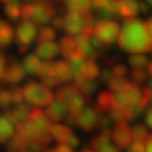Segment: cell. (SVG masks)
<instances>
[{
  "instance_id": "57",
  "label": "cell",
  "mask_w": 152,
  "mask_h": 152,
  "mask_svg": "<svg viewBox=\"0 0 152 152\" xmlns=\"http://www.w3.org/2000/svg\"><path fill=\"white\" fill-rule=\"evenodd\" d=\"M1 92H3V90H1V89H0V96H1Z\"/></svg>"
},
{
  "instance_id": "10",
  "label": "cell",
  "mask_w": 152,
  "mask_h": 152,
  "mask_svg": "<svg viewBox=\"0 0 152 152\" xmlns=\"http://www.w3.org/2000/svg\"><path fill=\"white\" fill-rule=\"evenodd\" d=\"M110 137H111L110 131L100 132L97 137H94L92 140L90 148H93L96 152H120V148L115 144H113Z\"/></svg>"
},
{
  "instance_id": "19",
  "label": "cell",
  "mask_w": 152,
  "mask_h": 152,
  "mask_svg": "<svg viewBox=\"0 0 152 152\" xmlns=\"http://www.w3.org/2000/svg\"><path fill=\"white\" fill-rule=\"evenodd\" d=\"M14 123L6 114L0 115V144H6L14 137Z\"/></svg>"
},
{
  "instance_id": "45",
  "label": "cell",
  "mask_w": 152,
  "mask_h": 152,
  "mask_svg": "<svg viewBox=\"0 0 152 152\" xmlns=\"http://www.w3.org/2000/svg\"><path fill=\"white\" fill-rule=\"evenodd\" d=\"M113 77H114L113 72H110V71H103L100 73V82H102V83H106V85H109L110 80H111Z\"/></svg>"
},
{
  "instance_id": "32",
  "label": "cell",
  "mask_w": 152,
  "mask_h": 152,
  "mask_svg": "<svg viewBox=\"0 0 152 152\" xmlns=\"http://www.w3.org/2000/svg\"><path fill=\"white\" fill-rule=\"evenodd\" d=\"M128 65L132 66L134 69H138V68H144V66L149 65V61H148L147 56L138 54V55H132L128 58Z\"/></svg>"
},
{
  "instance_id": "35",
  "label": "cell",
  "mask_w": 152,
  "mask_h": 152,
  "mask_svg": "<svg viewBox=\"0 0 152 152\" xmlns=\"http://www.w3.org/2000/svg\"><path fill=\"white\" fill-rule=\"evenodd\" d=\"M7 56L6 54L0 49V85H4L6 83V72H7Z\"/></svg>"
},
{
  "instance_id": "28",
  "label": "cell",
  "mask_w": 152,
  "mask_h": 152,
  "mask_svg": "<svg viewBox=\"0 0 152 152\" xmlns=\"http://www.w3.org/2000/svg\"><path fill=\"white\" fill-rule=\"evenodd\" d=\"M131 85H132V83H131L130 80H127L125 77H115V76H114L109 83V89L111 92L118 93V92L125 90V89H128Z\"/></svg>"
},
{
  "instance_id": "8",
  "label": "cell",
  "mask_w": 152,
  "mask_h": 152,
  "mask_svg": "<svg viewBox=\"0 0 152 152\" xmlns=\"http://www.w3.org/2000/svg\"><path fill=\"white\" fill-rule=\"evenodd\" d=\"M111 137L118 148H128L132 141V130L130 128L127 121H123V123L115 124L113 132H111Z\"/></svg>"
},
{
  "instance_id": "22",
  "label": "cell",
  "mask_w": 152,
  "mask_h": 152,
  "mask_svg": "<svg viewBox=\"0 0 152 152\" xmlns=\"http://www.w3.org/2000/svg\"><path fill=\"white\" fill-rule=\"evenodd\" d=\"M41 65H42V62L39 59V56H37L35 54L27 55L23 61V66H24V69H26L28 75H38V72L41 69Z\"/></svg>"
},
{
  "instance_id": "49",
  "label": "cell",
  "mask_w": 152,
  "mask_h": 152,
  "mask_svg": "<svg viewBox=\"0 0 152 152\" xmlns=\"http://www.w3.org/2000/svg\"><path fill=\"white\" fill-rule=\"evenodd\" d=\"M115 61H117V58H115V56H113V58H109V59H106V65H113Z\"/></svg>"
},
{
  "instance_id": "1",
  "label": "cell",
  "mask_w": 152,
  "mask_h": 152,
  "mask_svg": "<svg viewBox=\"0 0 152 152\" xmlns=\"http://www.w3.org/2000/svg\"><path fill=\"white\" fill-rule=\"evenodd\" d=\"M118 47L125 52L152 54V35L147 24L137 18L124 20L120 31Z\"/></svg>"
},
{
  "instance_id": "30",
  "label": "cell",
  "mask_w": 152,
  "mask_h": 152,
  "mask_svg": "<svg viewBox=\"0 0 152 152\" xmlns=\"http://www.w3.org/2000/svg\"><path fill=\"white\" fill-rule=\"evenodd\" d=\"M4 13L10 20H18V18L21 17V7L18 4V1L7 3V4L4 6Z\"/></svg>"
},
{
  "instance_id": "58",
  "label": "cell",
  "mask_w": 152,
  "mask_h": 152,
  "mask_svg": "<svg viewBox=\"0 0 152 152\" xmlns=\"http://www.w3.org/2000/svg\"><path fill=\"white\" fill-rule=\"evenodd\" d=\"M26 1H28V0H26Z\"/></svg>"
},
{
  "instance_id": "24",
  "label": "cell",
  "mask_w": 152,
  "mask_h": 152,
  "mask_svg": "<svg viewBox=\"0 0 152 152\" xmlns=\"http://www.w3.org/2000/svg\"><path fill=\"white\" fill-rule=\"evenodd\" d=\"M66 9L69 11H76V13H89L92 7V0H64Z\"/></svg>"
},
{
  "instance_id": "48",
  "label": "cell",
  "mask_w": 152,
  "mask_h": 152,
  "mask_svg": "<svg viewBox=\"0 0 152 152\" xmlns=\"http://www.w3.org/2000/svg\"><path fill=\"white\" fill-rule=\"evenodd\" d=\"M149 7H151V6L148 4L147 1H140V11H142V13H147V11L149 10Z\"/></svg>"
},
{
  "instance_id": "23",
  "label": "cell",
  "mask_w": 152,
  "mask_h": 152,
  "mask_svg": "<svg viewBox=\"0 0 152 152\" xmlns=\"http://www.w3.org/2000/svg\"><path fill=\"white\" fill-rule=\"evenodd\" d=\"M76 93H79V89L76 87V85H62V87H59L56 94H55V99L58 102L68 104V102L75 96Z\"/></svg>"
},
{
  "instance_id": "7",
  "label": "cell",
  "mask_w": 152,
  "mask_h": 152,
  "mask_svg": "<svg viewBox=\"0 0 152 152\" xmlns=\"http://www.w3.org/2000/svg\"><path fill=\"white\" fill-rule=\"evenodd\" d=\"M99 111L96 107H90V106H86L85 109L82 110L79 115H77V123L76 125H79L83 131H92L96 125H97V121H99Z\"/></svg>"
},
{
  "instance_id": "40",
  "label": "cell",
  "mask_w": 152,
  "mask_h": 152,
  "mask_svg": "<svg viewBox=\"0 0 152 152\" xmlns=\"http://www.w3.org/2000/svg\"><path fill=\"white\" fill-rule=\"evenodd\" d=\"M51 24H52V28H55V30H62L65 27V18L61 14H55L54 18L51 20Z\"/></svg>"
},
{
  "instance_id": "27",
  "label": "cell",
  "mask_w": 152,
  "mask_h": 152,
  "mask_svg": "<svg viewBox=\"0 0 152 152\" xmlns=\"http://www.w3.org/2000/svg\"><path fill=\"white\" fill-rule=\"evenodd\" d=\"M73 85H76V87L79 89V92L83 96H90L97 90V83H94L93 80H87V79H83L77 83H73Z\"/></svg>"
},
{
  "instance_id": "44",
  "label": "cell",
  "mask_w": 152,
  "mask_h": 152,
  "mask_svg": "<svg viewBox=\"0 0 152 152\" xmlns=\"http://www.w3.org/2000/svg\"><path fill=\"white\" fill-rule=\"evenodd\" d=\"M128 152H145V147H144V144L141 142H131V145L128 148Z\"/></svg>"
},
{
  "instance_id": "55",
  "label": "cell",
  "mask_w": 152,
  "mask_h": 152,
  "mask_svg": "<svg viewBox=\"0 0 152 152\" xmlns=\"http://www.w3.org/2000/svg\"><path fill=\"white\" fill-rule=\"evenodd\" d=\"M23 152H34V151H31V149H28V148H27V149H24Z\"/></svg>"
},
{
  "instance_id": "34",
  "label": "cell",
  "mask_w": 152,
  "mask_h": 152,
  "mask_svg": "<svg viewBox=\"0 0 152 152\" xmlns=\"http://www.w3.org/2000/svg\"><path fill=\"white\" fill-rule=\"evenodd\" d=\"M10 94H11V100H13V104H21L26 99H24V90L18 86H13L10 89Z\"/></svg>"
},
{
  "instance_id": "37",
  "label": "cell",
  "mask_w": 152,
  "mask_h": 152,
  "mask_svg": "<svg viewBox=\"0 0 152 152\" xmlns=\"http://www.w3.org/2000/svg\"><path fill=\"white\" fill-rule=\"evenodd\" d=\"M111 123H113V121H111V118H110L109 115H100L96 128H97L99 131H102V132L110 131V124H111Z\"/></svg>"
},
{
  "instance_id": "29",
  "label": "cell",
  "mask_w": 152,
  "mask_h": 152,
  "mask_svg": "<svg viewBox=\"0 0 152 152\" xmlns=\"http://www.w3.org/2000/svg\"><path fill=\"white\" fill-rule=\"evenodd\" d=\"M55 37H56L55 28L45 27V26H44V27L39 28V31H38L37 39H38V42H52L55 39Z\"/></svg>"
},
{
  "instance_id": "38",
  "label": "cell",
  "mask_w": 152,
  "mask_h": 152,
  "mask_svg": "<svg viewBox=\"0 0 152 152\" xmlns=\"http://www.w3.org/2000/svg\"><path fill=\"white\" fill-rule=\"evenodd\" d=\"M33 13H34V4L33 3H26L21 7V18L24 21H30L33 20Z\"/></svg>"
},
{
  "instance_id": "6",
  "label": "cell",
  "mask_w": 152,
  "mask_h": 152,
  "mask_svg": "<svg viewBox=\"0 0 152 152\" xmlns=\"http://www.w3.org/2000/svg\"><path fill=\"white\" fill-rule=\"evenodd\" d=\"M37 35V24L34 21L23 20L16 28V41L18 45H23V47H30Z\"/></svg>"
},
{
  "instance_id": "13",
  "label": "cell",
  "mask_w": 152,
  "mask_h": 152,
  "mask_svg": "<svg viewBox=\"0 0 152 152\" xmlns=\"http://www.w3.org/2000/svg\"><path fill=\"white\" fill-rule=\"evenodd\" d=\"M96 109L100 113H110L114 109H117V103H115V94L111 92H100L99 96L96 97Z\"/></svg>"
},
{
  "instance_id": "54",
  "label": "cell",
  "mask_w": 152,
  "mask_h": 152,
  "mask_svg": "<svg viewBox=\"0 0 152 152\" xmlns=\"http://www.w3.org/2000/svg\"><path fill=\"white\" fill-rule=\"evenodd\" d=\"M148 87H149V89H152V80L149 82V83H148Z\"/></svg>"
},
{
  "instance_id": "14",
  "label": "cell",
  "mask_w": 152,
  "mask_h": 152,
  "mask_svg": "<svg viewBox=\"0 0 152 152\" xmlns=\"http://www.w3.org/2000/svg\"><path fill=\"white\" fill-rule=\"evenodd\" d=\"M59 52H61L59 45L56 42H54V41L52 42H39L35 47V49H34V54L37 56L47 61H51L52 58H55Z\"/></svg>"
},
{
  "instance_id": "12",
  "label": "cell",
  "mask_w": 152,
  "mask_h": 152,
  "mask_svg": "<svg viewBox=\"0 0 152 152\" xmlns=\"http://www.w3.org/2000/svg\"><path fill=\"white\" fill-rule=\"evenodd\" d=\"M51 76H54L61 82H69L73 77V71L68 61H54L51 68Z\"/></svg>"
},
{
  "instance_id": "25",
  "label": "cell",
  "mask_w": 152,
  "mask_h": 152,
  "mask_svg": "<svg viewBox=\"0 0 152 152\" xmlns=\"http://www.w3.org/2000/svg\"><path fill=\"white\" fill-rule=\"evenodd\" d=\"M82 75L87 80H94V79L100 77V68H99L97 62L94 59H86L85 65L82 68Z\"/></svg>"
},
{
  "instance_id": "36",
  "label": "cell",
  "mask_w": 152,
  "mask_h": 152,
  "mask_svg": "<svg viewBox=\"0 0 152 152\" xmlns=\"http://www.w3.org/2000/svg\"><path fill=\"white\" fill-rule=\"evenodd\" d=\"M11 104H13V100H11L10 90H3L1 96H0V109L4 110V111H9Z\"/></svg>"
},
{
  "instance_id": "33",
  "label": "cell",
  "mask_w": 152,
  "mask_h": 152,
  "mask_svg": "<svg viewBox=\"0 0 152 152\" xmlns=\"http://www.w3.org/2000/svg\"><path fill=\"white\" fill-rule=\"evenodd\" d=\"M148 75H149V73H148L147 71H144L142 68L132 69V71L130 72V77L134 83H142V82H145L147 80V77H148Z\"/></svg>"
},
{
  "instance_id": "41",
  "label": "cell",
  "mask_w": 152,
  "mask_h": 152,
  "mask_svg": "<svg viewBox=\"0 0 152 152\" xmlns=\"http://www.w3.org/2000/svg\"><path fill=\"white\" fill-rule=\"evenodd\" d=\"M113 75L115 76V77H124L128 72H127V66L123 65V64H117V65H114L113 68Z\"/></svg>"
},
{
  "instance_id": "4",
  "label": "cell",
  "mask_w": 152,
  "mask_h": 152,
  "mask_svg": "<svg viewBox=\"0 0 152 152\" xmlns=\"http://www.w3.org/2000/svg\"><path fill=\"white\" fill-rule=\"evenodd\" d=\"M142 99V89L135 85H131L128 89L115 94V103L118 109H131L137 107Z\"/></svg>"
},
{
  "instance_id": "31",
  "label": "cell",
  "mask_w": 152,
  "mask_h": 152,
  "mask_svg": "<svg viewBox=\"0 0 152 152\" xmlns=\"http://www.w3.org/2000/svg\"><path fill=\"white\" fill-rule=\"evenodd\" d=\"M148 137H149V134H148V130L145 125H135L134 127V130H132V141L134 142L144 144V142H147Z\"/></svg>"
},
{
  "instance_id": "26",
  "label": "cell",
  "mask_w": 152,
  "mask_h": 152,
  "mask_svg": "<svg viewBox=\"0 0 152 152\" xmlns=\"http://www.w3.org/2000/svg\"><path fill=\"white\" fill-rule=\"evenodd\" d=\"M59 48H61V54L64 55L65 58H68L72 52H75L77 49V42H76V38H73V35H65V37L61 38L59 42Z\"/></svg>"
},
{
  "instance_id": "56",
  "label": "cell",
  "mask_w": 152,
  "mask_h": 152,
  "mask_svg": "<svg viewBox=\"0 0 152 152\" xmlns=\"http://www.w3.org/2000/svg\"><path fill=\"white\" fill-rule=\"evenodd\" d=\"M55 1H56V3H62L64 0H55Z\"/></svg>"
},
{
  "instance_id": "15",
  "label": "cell",
  "mask_w": 152,
  "mask_h": 152,
  "mask_svg": "<svg viewBox=\"0 0 152 152\" xmlns=\"http://www.w3.org/2000/svg\"><path fill=\"white\" fill-rule=\"evenodd\" d=\"M140 13V1L137 0H118V16L124 20L134 18Z\"/></svg>"
},
{
  "instance_id": "20",
  "label": "cell",
  "mask_w": 152,
  "mask_h": 152,
  "mask_svg": "<svg viewBox=\"0 0 152 152\" xmlns=\"http://www.w3.org/2000/svg\"><path fill=\"white\" fill-rule=\"evenodd\" d=\"M28 145H30V140L17 131L16 135L6 144V149L9 152H23L24 149H27Z\"/></svg>"
},
{
  "instance_id": "21",
  "label": "cell",
  "mask_w": 152,
  "mask_h": 152,
  "mask_svg": "<svg viewBox=\"0 0 152 152\" xmlns=\"http://www.w3.org/2000/svg\"><path fill=\"white\" fill-rule=\"evenodd\" d=\"M13 35H14L13 27L6 20L0 18V49H3L10 45L11 39H13Z\"/></svg>"
},
{
  "instance_id": "9",
  "label": "cell",
  "mask_w": 152,
  "mask_h": 152,
  "mask_svg": "<svg viewBox=\"0 0 152 152\" xmlns=\"http://www.w3.org/2000/svg\"><path fill=\"white\" fill-rule=\"evenodd\" d=\"M85 27H86L85 14L76 13V11H69L65 16V27H64V30L69 35H79Z\"/></svg>"
},
{
  "instance_id": "53",
  "label": "cell",
  "mask_w": 152,
  "mask_h": 152,
  "mask_svg": "<svg viewBox=\"0 0 152 152\" xmlns=\"http://www.w3.org/2000/svg\"><path fill=\"white\" fill-rule=\"evenodd\" d=\"M148 73L152 76V61L149 62V65H148Z\"/></svg>"
},
{
  "instance_id": "47",
  "label": "cell",
  "mask_w": 152,
  "mask_h": 152,
  "mask_svg": "<svg viewBox=\"0 0 152 152\" xmlns=\"http://www.w3.org/2000/svg\"><path fill=\"white\" fill-rule=\"evenodd\" d=\"M145 121H147V124L152 128V107L147 111V115H145Z\"/></svg>"
},
{
  "instance_id": "46",
  "label": "cell",
  "mask_w": 152,
  "mask_h": 152,
  "mask_svg": "<svg viewBox=\"0 0 152 152\" xmlns=\"http://www.w3.org/2000/svg\"><path fill=\"white\" fill-rule=\"evenodd\" d=\"M145 152H152V134H149L147 142H145Z\"/></svg>"
},
{
  "instance_id": "17",
  "label": "cell",
  "mask_w": 152,
  "mask_h": 152,
  "mask_svg": "<svg viewBox=\"0 0 152 152\" xmlns=\"http://www.w3.org/2000/svg\"><path fill=\"white\" fill-rule=\"evenodd\" d=\"M75 135L73 131L71 130L69 125H62V124H55L51 128V137L52 140L58 142V144H69L71 138Z\"/></svg>"
},
{
  "instance_id": "42",
  "label": "cell",
  "mask_w": 152,
  "mask_h": 152,
  "mask_svg": "<svg viewBox=\"0 0 152 152\" xmlns=\"http://www.w3.org/2000/svg\"><path fill=\"white\" fill-rule=\"evenodd\" d=\"M110 1L111 0H92V7L99 11H102L103 9H106L110 4Z\"/></svg>"
},
{
  "instance_id": "52",
  "label": "cell",
  "mask_w": 152,
  "mask_h": 152,
  "mask_svg": "<svg viewBox=\"0 0 152 152\" xmlns=\"http://www.w3.org/2000/svg\"><path fill=\"white\" fill-rule=\"evenodd\" d=\"M1 3H4V4H7V3H14V1H18V0H0Z\"/></svg>"
},
{
  "instance_id": "18",
  "label": "cell",
  "mask_w": 152,
  "mask_h": 152,
  "mask_svg": "<svg viewBox=\"0 0 152 152\" xmlns=\"http://www.w3.org/2000/svg\"><path fill=\"white\" fill-rule=\"evenodd\" d=\"M45 113H47V115H48V118L51 120V121H61V120L66 118L69 110H68V106H66L65 103L55 100L54 103L47 109Z\"/></svg>"
},
{
  "instance_id": "43",
  "label": "cell",
  "mask_w": 152,
  "mask_h": 152,
  "mask_svg": "<svg viewBox=\"0 0 152 152\" xmlns=\"http://www.w3.org/2000/svg\"><path fill=\"white\" fill-rule=\"evenodd\" d=\"M45 152H73V148L68 144H59L56 148H52V149H47Z\"/></svg>"
},
{
  "instance_id": "50",
  "label": "cell",
  "mask_w": 152,
  "mask_h": 152,
  "mask_svg": "<svg viewBox=\"0 0 152 152\" xmlns=\"http://www.w3.org/2000/svg\"><path fill=\"white\" fill-rule=\"evenodd\" d=\"M145 24H147L148 30H149V33H151V35H152V17H151V18H149V20H148L147 23H145Z\"/></svg>"
},
{
  "instance_id": "16",
  "label": "cell",
  "mask_w": 152,
  "mask_h": 152,
  "mask_svg": "<svg viewBox=\"0 0 152 152\" xmlns=\"http://www.w3.org/2000/svg\"><path fill=\"white\" fill-rule=\"evenodd\" d=\"M76 42H77V49L86 56L87 59L96 61V58H97V52H96V51H97V49L93 47L90 37H87L85 34H79V35L76 37Z\"/></svg>"
},
{
  "instance_id": "51",
  "label": "cell",
  "mask_w": 152,
  "mask_h": 152,
  "mask_svg": "<svg viewBox=\"0 0 152 152\" xmlns=\"http://www.w3.org/2000/svg\"><path fill=\"white\" fill-rule=\"evenodd\" d=\"M80 152H96V151H94L93 148H83Z\"/></svg>"
},
{
  "instance_id": "5",
  "label": "cell",
  "mask_w": 152,
  "mask_h": 152,
  "mask_svg": "<svg viewBox=\"0 0 152 152\" xmlns=\"http://www.w3.org/2000/svg\"><path fill=\"white\" fill-rule=\"evenodd\" d=\"M34 13H33V21L35 24H47L54 18L55 7L52 6L51 0H34Z\"/></svg>"
},
{
  "instance_id": "2",
  "label": "cell",
  "mask_w": 152,
  "mask_h": 152,
  "mask_svg": "<svg viewBox=\"0 0 152 152\" xmlns=\"http://www.w3.org/2000/svg\"><path fill=\"white\" fill-rule=\"evenodd\" d=\"M24 90V99L28 104H31L34 107L38 109H44V107H49L51 104L54 103L55 96L52 94V92L49 90L47 86H44L42 83L39 82H28L26 83V86L23 87Z\"/></svg>"
},
{
  "instance_id": "11",
  "label": "cell",
  "mask_w": 152,
  "mask_h": 152,
  "mask_svg": "<svg viewBox=\"0 0 152 152\" xmlns=\"http://www.w3.org/2000/svg\"><path fill=\"white\" fill-rule=\"evenodd\" d=\"M26 73L27 72L20 62L11 59V62L7 66V72H6V83L11 85V86H17L24 79Z\"/></svg>"
},
{
  "instance_id": "39",
  "label": "cell",
  "mask_w": 152,
  "mask_h": 152,
  "mask_svg": "<svg viewBox=\"0 0 152 152\" xmlns=\"http://www.w3.org/2000/svg\"><path fill=\"white\" fill-rule=\"evenodd\" d=\"M41 83L49 89V87H56L61 83V80L54 76H45V77H41Z\"/></svg>"
},
{
  "instance_id": "3",
  "label": "cell",
  "mask_w": 152,
  "mask_h": 152,
  "mask_svg": "<svg viewBox=\"0 0 152 152\" xmlns=\"http://www.w3.org/2000/svg\"><path fill=\"white\" fill-rule=\"evenodd\" d=\"M120 31H121V28H120L117 21L97 20L96 24H94V34L93 35L109 47V45L115 42V39H118Z\"/></svg>"
}]
</instances>
